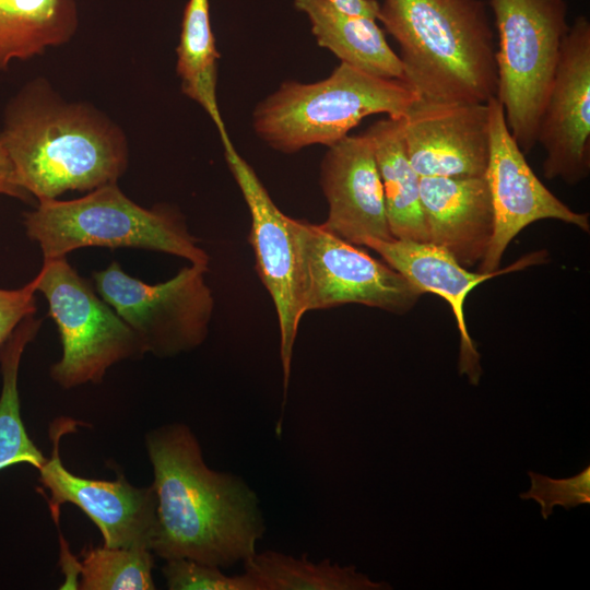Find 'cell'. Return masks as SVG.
Listing matches in <instances>:
<instances>
[{"label": "cell", "mask_w": 590, "mask_h": 590, "mask_svg": "<svg viewBox=\"0 0 590 590\" xmlns=\"http://www.w3.org/2000/svg\"><path fill=\"white\" fill-rule=\"evenodd\" d=\"M377 21L398 43L403 81L420 99L496 96L494 33L483 0H382Z\"/></svg>", "instance_id": "3"}, {"label": "cell", "mask_w": 590, "mask_h": 590, "mask_svg": "<svg viewBox=\"0 0 590 590\" xmlns=\"http://www.w3.org/2000/svg\"><path fill=\"white\" fill-rule=\"evenodd\" d=\"M170 590H258L247 573L227 576L220 567L192 559H168L162 568Z\"/></svg>", "instance_id": "25"}, {"label": "cell", "mask_w": 590, "mask_h": 590, "mask_svg": "<svg viewBox=\"0 0 590 590\" xmlns=\"http://www.w3.org/2000/svg\"><path fill=\"white\" fill-rule=\"evenodd\" d=\"M157 523L152 552L228 568L252 556L267 527L257 493L239 475L210 469L192 430L173 423L145 438Z\"/></svg>", "instance_id": "1"}, {"label": "cell", "mask_w": 590, "mask_h": 590, "mask_svg": "<svg viewBox=\"0 0 590 590\" xmlns=\"http://www.w3.org/2000/svg\"><path fill=\"white\" fill-rule=\"evenodd\" d=\"M421 200L428 241L464 268L481 262L494 229L486 177H421Z\"/></svg>", "instance_id": "17"}, {"label": "cell", "mask_w": 590, "mask_h": 590, "mask_svg": "<svg viewBox=\"0 0 590 590\" xmlns=\"http://www.w3.org/2000/svg\"><path fill=\"white\" fill-rule=\"evenodd\" d=\"M78 560L83 590H152L153 552L145 548L88 546Z\"/></svg>", "instance_id": "24"}, {"label": "cell", "mask_w": 590, "mask_h": 590, "mask_svg": "<svg viewBox=\"0 0 590 590\" xmlns=\"http://www.w3.org/2000/svg\"><path fill=\"white\" fill-rule=\"evenodd\" d=\"M420 99L405 82L369 74L341 62L323 80L284 82L253 110L257 135L272 149L291 154L330 146L364 118L385 114L399 119Z\"/></svg>", "instance_id": "5"}, {"label": "cell", "mask_w": 590, "mask_h": 590, "mask_svg": "<svg viewBox=\"0 0 590 590\" xmlns=\"http://www.w3.org/2000/svg\"><path fill=\"white\" fill-rule=\"evenodd\" d=\"M38 281L37 274L23 287L0 288V347L25 318L35 315Z\"/></svg>", "instance_id": "27"}, {"label": "cell", "mask_w": 590, "mask_h": 590, "mask_svg": "<svg viewBox=\"0 0 590 590\" xmlns=\"http://www.w3.org/2000/svg\"><path fill=\"white\" fill-rule=\"evenodd\" d=\"M37 292L57 326L61 358L51 366V378L70 389L102 382L118 362L144 354L134 332L98 295L67 257L44 260Z\"/></svg>", "instance_id": "7"}, {"label": "cell", "mask_w": 590, "mask_h": 590, "mask_svg": "<svg viewBox=\"0 0 590 590\" xmlns=\"http://www.w3.org/2000/svg\"><path fill=\"white\" fill-rule=\"evenodd\" d=\"M334 7L350 14L362 15L377 20L379 2L376 0H327Z\"/></svg>", "instance_id": "29"}, {"label": "cell", "mask_w": 590, "mask_h": 590, "mask_svg": "<svg viewBox=\"0 0 590 590\" xmlns=\"http://www.w3.org/2000/svg\"><path fill=\"white\" fill-rule=\"evenodd\" d=\"M9 196L22 201H30L32 197L16 182L12 163L0 143V197Z\"/></svg>", "instance_id": "28"}, {"label": "cell", "mask_w": 590, "mask_h": 590, "mask_svg": "<svg viewBox=\"0 0 590 590\" xmlns=\"http://www.w3.org/2000/svg\"><path fill=\"white\" fill-rule=\"evenodd\" d=\"M320 185L328 202L323 228L356 246L393 238L375 152L365 132L328 146Z\"/></svg>", "instance_id": "15"}, {"label": "cell", "mask_w": 590, "mask_h": 590, "mask_svg": "<svg viewBox=\"0 0 590 590\" xmlns=\"http://www.w3.org/2000/svg\"><path fill=\"white\" fill-rule=\"evenodd\" d=\"M219 57L211 27L209 0H188L177 46V74L182 93L204 109L224 143L231 139L217 104Z\"/></svg>", "instance_id": "21"}, {"label": "cell", "mask_w": 590, "mask_h": 590, "mask_svg": "<svg viewBox=\"0 0 590 590\" xmlns=\"http://www.w3.org/2000/svg\"><path fill=\"white\" fill-rule=\"evenodd\" d=\"M244 571L256 581L258 590H388L387 582H376L354 566H340L326 558L315 563L306 555L294 557L278 551L256 552L243 562Z\"/></svg>", "instance_id": "22"}, {"label": "cell", "mask_w": 590, "mask_h": 590, "mask_svg": "<svg viewBox=\"0 0 590 590\" xmlns=\"http://www.w3.org/2000/svg\"><path fill=\"white\" fill-rule=\"evenodd\" d=\"M40 319L30 316L0 347L2 389L0 394V471L14 464L39 470L46 459L26 433L21 417L17 376L25 346L36 337Z\"/></svg>", "instance_id": "23"}, {"label": "cell", "mask_w": 590, "mask_h": 590, "mask_svg": "<svg viewBox=\"0 0 590 590\" xmlns=\"http://www.w3.org/2000/svg\"><path fill=\"white\" fill-rule=\"evenodd\" d=\"M528 475L531 487L521 493L520 498L535 500L545 520L553 514L555 506L569 510L579 505L590 504V465L566 479H552L533 471H529Z\"/></svg>", "instance_id": "26"}, {"label": "cell", "mask_w": 590, "mask_h": 590, "mask_svg": "<svg viewBox=\"0 0 590 590\" xmlns=\"http://www.w3.org/2000/svg\"><path fill=\"white\" fill-rule=\"evenodd\" d=\"M545 151L543 173L569 185L590 174V22L569 26L539 119L536 144Z\"/></svg>", "instance_id": "12"}, {"label": "cell", "mask_w": 590, "mask_h": 590, "mask_svg": "<svg viewBox=\"0 0 590 590\" xmlns=\"http://www.w3.org/2000/svg\"><path fill=\"white\" fill-rule=\"evenodd\" d=\"M498 36L496 97L524 154L536 144L539 119L569 31L565 0H489Z\"/></svg>", "instance_id": "6"}, {"label": "cell", "mask_w": 590, "mask_h": 590, "mask_svg": "<svg viewBox=\"0 0 590 590\" xmlns=\"http://www.w3.org/2000/svg\"><path fill=\"white\" fill-rule=\"evenodd\" d=\"M364 246L380 255L387 264L422 294H436L449 304L460 333L458 370L460 375H467L473 386L479 385L483 369L481 354L465 323L464 303L468 295L486 280L540 263L545 257L544 251L532 252L508 268L483 273L469 271L446 249L429 241L368 239Z\"/></svg>", "instance_id": "16"}, {"label": "cell", "mask_w": 590, "mask_h": 590, "mask_svg": "<svg viewBox=\"0 0 590 590\" xmlns=\"http://www.w3.org/2000/svg\"><path fill=\"white\" fill-rule=\"evenodd\" d=\"M23 224L27 237L40 247L44 260L67 257L85 247L137 248L180 257L209 269L208 252L177 210L141 206L118 184L98 187L74 200H40L24 213Z\"/></svg>", "instance_id": "4"}, {"label": "cell", "mask_w": 590, "mask_h": 590, "mask_svg": "<svg viewBox=\"0 0 590 590\" xmlns=\"http://www.w3.org/2000/svg\"><path fill=\"white\" fill-rule=\"evenodd\" d=\"M399 121L406 155L421 177L485 176L489 156L486 103L417 99Z\"/></svg>", "instance_id": "14"}, {"label": "cell", "mask_w": 590, "mask_h": 590, "mask_svg": "<svg viewBox=\"0 0 590 590\" xmlns=\"http://www.w3.org/2000/svg\"><path fill=\"white\" fill-rule=\"evenodd\" d=\"M489 115V156L485 177L493 215V236L479 271L499 269L510 241L527 226L540 220H557L589 233L588 213L571 210L553 194L529 166L524 153L512 138L504 108L496 96L487 102Z\"/></svg>", "instance_id": "11"}, {"label": "cell", "mask_w": 590, "mask_h": 590, "mask_svg": "<svg viewBox=\"0 0 590 590\" xmlns=\"http://www.w3.org/2000/svg\"><path fill=\"white\" fill-rule=\"evenodd\" d=\"M78 25L75 0H0V70L68 43Z\"/></svg>", "instance_id": "20"}, {"label": "cell", "mask_w": 590, "mask_h": 590, "mask_svg": "<svg viewBox=\"0 0 590 590\" xmlns=\"http://www.w3.org/2000/svg\"><path fill=\"white\" fill-rule=\"evenodd\" d=\"M365 134L375 152L393 238L428 241L421 200V176L406 155L399 119L387 117L378 120Z\"/></svg>", "instance_id": "19"}, {"label": "cell", "mask_w": 590, "mask_h": 590, "mask_svg": "<svg viewBox=\"0 0 590 590\" xmlns=\"http://www.w3.org/2000/svg\"><path fill=\"white\" fill-rule=\"evenodd\" d=\"M74 425L69 420L55 422L50 427L51 456L38 470L39 482L49 492L48 505L55 521L58 524L61 506L71 503L99 529L104 546L152 551L157 523L153 486L135 487L123 476L106 481L71 473L60 459L59 440Z\"/></svg>", "instance_id": "13"}, {"label": "cell", "mask_w": 590, "mask_h": 590, "mask_svg": "<svg viewBox=\"0 0 590 590\" xmlns=\"http://www.w3.org/2000/svg\"><path fill=\"white\" fill-rule=\"evenodd\" d=\"M0 143L17 185L38 201L117 184L129 164L121 128L87 103L64 101L43 78L7 105Z\"/></svg>", "instance_id": "2"}, {"label": "cell", "mask_w": 590, "mask_h": 590, "mask_svg": "<svg viewBox=\"0 0 590 590\" xmlns=\"http://www.w3.org/2000/svg\"><path fill=\"white\" fill-rule=\"evenodd\" d=\"M306 312L361 304L392 314L410 311L423 295L386 262L322 227L297 220Z\"/></svg>", "instance_id": "10"}, {"label": "cell", "mask_w": 590, "mask_h": 590, "mask_svg": "<svg viewBox=\"0 0 590 590\" xmlns=\"http://www.w3.org/2000/svg\"><path fill=\"white\" fill-rule=\"evenodd\" d=\"M209 269L190 264L163 283L148 284L126 273L117 261L93 273L98 295L134 332L145 353L176 356L206 339L214 298L205 282Z\"/></svg>", "instance_id": "8"}, {"label": "cell", "mask_w": 590, "mask_h": 590, "mask_svg": "<svg viewBox=\"0 0 590 590\" xmlns=\"http://www.w3.org/2000/svg\"><path fill=\"white\" fill-rule=\"evenodd\" d=\"M227 166L250 213L249 243L258 275L275 307L280 330V358L286 396L294 344L306 314L305 274L297 237V220L273 202L253 168L238 154L232 141L222 143Z\"/></svg>", "instance_id": "9"}, {"label": "cell", "mask_w": 590, "mask_h": 590, "mask_svg": "<svg viewBox=\"0 0 590 590\" xmlns=\"http://www.w3.org/2000/svg\"><path fill=\"white\" fill-rule=\"evenodd\" d=\"M294 5L308 17L317 44L341 62L376 76L403 81L402 62L377 20L346 13L327 0H295Z\"/></svg>", "instance_id": "18"}]
</instances>
